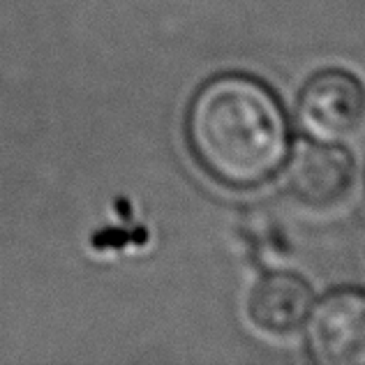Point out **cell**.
<instances>
[{
  "label": "cell",
  "mask_w": 365,
  "mask_h": 365,
  "mask_svg": "<svg viewBox=\"0 0 365 365\" xmlns=\"http://www.w3.org/2000/svg\"><path fill=\"white\" fill-rule=\"evenodd\" d=\"M305 344L322 365H365V294L342 289L319 301L305 322Z\"/></svg>",
  "instance_id": "277c9868"
},
{
  "label": "cell",
  "mask_w": 365,
  "mask_h": 365,
  "mask_svg": "<svg viewBox=\"0 0 365 365\" xmlns=\"http://www.w3.org/2000/svg\"><path fill=\"white\" fill-rule=\"evenodd\" d=\"M190 148L215 180L257 187L271 180L289 155V128L275 95L250 76L208 81L187 111Z\"/></svg>",
  "instance_id": "6da1fadb"
},
{
  "label": "cell",
  "mask_w": 365,
  "mask_h": 365,
  "mask_svg": "<svg viewBox=\"0 0 365 365\" xmlns=\"http://www.w3.org/2000/svg\"><path fill=\"white\" fill-rule=\"evenodd\" d=\"M284 187L310 208H331L347 195L356 180V165L342 143L303 141L284 160Z\"/></svg>",
  "instance_id": "3957f363"
},
{
  "label": "cell",
  "mask_w": 365,
  "mask_h": 365,
  "mask_svg": "<svg viewBox=\"0 0 365 365\" xmlns=\"http://www.w3.org/2000/svg\"><path fill=\"white\" fill-rule=\"evenodd\" d=\"M314 307V294L303 277L294 273H268L250 292L247 314L259 331L287 335L305 326Z\"/></svg>",
  "instance_id": "5b68a950"
},
{
  "label": "cell",
  "mask_w": 365,
  "mask_h": 365,
  "mask_svg": "<svg viewBox=\"0 0 365 365\" xmlns=\"http://www.w3.org/2000/svg\"><path fill=\"white\" fill-rule=\"evenodd\" d=\"M299 123L312 141H351L365 128V86L340 70L312 76L299 98Z\"/></svg>",
  "instance_id": "7a4b0ae2"
}]
</instances>
